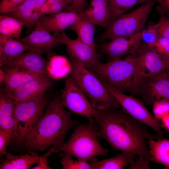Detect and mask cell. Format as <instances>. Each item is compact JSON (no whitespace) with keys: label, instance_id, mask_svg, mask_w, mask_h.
I'll return each instance as SVG.
<instances>
[{"label":"cell","instance_id":"cell-1","mask_svg":"<svg viewBox=\"0 0 169 169\" xmlns=\"http://www.w3.org/2000/svg\"><path fill=\"white\" fill-rule=\"evenodd\" d=\"M120 107L96 109L94 119L99 127L98 137L105 140L115 150L133 153L137 157V161L149 166L152 161L147 141L158 139L157 136L150 132L148 126Z\"/></svg>","mask_w":169,"mask_h":169},{"label":"cell","instance_id":"cell-2","mask_svg":"<svg viewBox=\"0 0 169 169\" xmlns=\"http://www.w3.org/2000/svg\"><path fill=\"white\" fill-rule=\"evenodd\" d=\"M60 97L49 101L44 112L26 135L22 144L29 151H44L52 146L55 153L62 151L66 134L77 122L73 112L66 111Z\"/></svg>","mask_w":169,"mask_h":169},{"label":"cell","instance_id":"cell-3","mask_svg":"<svg viewBox=\"0 0 169 169\" xmlns=\"http://www.w3.org/2000/svg\"><path fill=\"white\" fill-rule=\"evenodd\" d=\"M135 55L102 63L99 60L87 69L103 83L123 93L133 94L135 89Z\"/></svg>","mask_w":169,"mask_h":169},{"label":"cell","instance_id":"cell-4","mask_svg":"<svg viewBox=\"0 0 169 169\" xmlns=\"http://www.w3.org/2000/svg\"><path fill=\"white\" fill-rule=\"evenodd\" d=\"M99 127L95 119L82 124L74 131L62 149L77 159L88 161L99 156H106L108 150L101 145L98 139Z\"/></svg>","mask_w":169,"mask_h":169},{"label":"cell","instance_id":"cell-5","mask_svg":"<svg viewBox=\"0 0 169 169\" xmlns=\"http://www.w3.org/2000/svg\"><path fill=\"white\" fill-rule=\"evenodd\" d=\"M71 65L70 77L90 99L93 106L104 109L109 106L120 107L102 82L92 71L69 55Z\"/></svg>","mask_w":169,"mask_h":169},{"label":"cell","instance_id":"cell-6","mask_svg":"<svg viewBox=\"0 0 169 169\" xmlns=\"http://www.w3.org/2000/svg\"><path fill=\"white\" fill-rule=\"evenodd\" d=\"M156 2L155 0L147 2L131 12L118 16L106 27L98 40L102 42L118 37H129L140 33Z\"/></svg>","mask_w":169,"mask_h":169},{"label":"cell","instance_id":"cell-7","mask_svg":"<svg viewBox=\"0 0 169 169\" xmlns=\"http://www.w3.org/2000/svg\"><path fill=\"white\" fill-rule=\"evenodd\" d=\"M133 54L136 59L135 88L142 78L155 76L165 71L168 60L141 40L136 46Z\"/></svg>","mask_w":169,"mask_h":169},{"label":"cell","instance_id":"cell-8","mask_svg":"<svg viewBox=\"0 0 169 169\" xmlns=\"http://www.w3.org/2000/svg\"><path fill=\"white\" fill-rule=\"evenodd\" d=\"M49 102L45 96L38 101L14 100L17 133L15 141L17 144L22 145L26 135L43 113Z\"/></svg>","mask_w":169,"mask_h":169},{"label":"cell","instance_id":"cell-9","mask_svg":"<svg viewBox=\"0 0 169 169\" xmlns=\"http://www.w3.org/2000/svg\"><path fill=\"white\" fill-rule=\"evenodd\" d=\"M102 83L120 106L128 114L153 129L157 136V140L164 138L161 123L150 112L143 102L135 97L127 95L109 85Z\"/></svg>","mask_w":169,"mask_h":169},{"label":"cell","instance_id":"cell-10","mask_svg":"<svg viewBox=\"0 0 169 169\" xmlns=\"http://www.w3.org/2000/svg\"><path fill=\"white\" fill-rule=\"evenodd\" d=\"M133 94L139 95L144 103L153 105L156 101H169V78L165 71L158 75L141 79Z\"/></svg>","mask_w":169,"mask_h":169},{"label":"cell","instance_id":"cell-11","mask_svg":"<svg viewBox=\"0 0 169 169\" xmlns=\"http://www.w3.org/2000/svg\"><path fill=\"white\" fill-rule=\"evenodd\" d=\"M60 98L64 107L72 112L84 116L90 120L94 119L96 109L70 76L65 80Z\"/></svg>","mask_w":169,"mask_h":169},{"label":"cell","instance_id":"cell-12","mask_svg":"<svg viewBox=\"0 0 169 169\" xmlns=\"http://www.w3.org/2000/svg\"><path fill=\"white\" fill-rule=\"evenodd\" d=\"M62 44L65 45L69 55L74 57L86 68L92 66L98 60L100 55L89 45L80 41L69 38L64 32L54 33Z\"/></svg>","mask_w":169,"mask_h":169},{"label":"cell","instance_id":"cell-13","mask_svg":"<svg viewBox=\"0 0 169 169\" xmlns=\"http://www.w3.org/2000/svg\"><path fill=\"white\" fill-rule=\"evenodd\" d=\"M52 83V78L47 75L7 92V94L17 101H39L43 98Z\"/></svg>","mask_w":169,"mask_h":169},{"label":"cell","instance_id":"cell-14","mask_svg":"<svg viewBox=\"0 0 169 169\" xmlns=\"http://www.w3.org/2000/svg\"><path fill=\"white\" fill-rule=\"evenodd\" d=\"M17 40L30 47L33 51L41 54H51L53 49L62 44L59 39L51 35L38 22L30 33Z\"/></svg>","mask_w":169,"mask_h":169},{"label":"cell","instance_id":"cell-15","mask_svg":"<svg viewBox=\"0 0 169 169\" xmlns=\"http://www.w3.org/2000/svg\"><path fill=\"white\" fill-rule=\"evenodd\" d=\"M141 32L129 37L113 38L109 42L100 45L98 51L107 55L109 61L121 59L128 54H132L136 46L141 40Z\"/></svg>","mask_w":169,"mask_h":169},{"label":"cell","instance_id":"cell-16","mask_svg":"<svg viewBox=\"0 0 169 169\" xmlns=\"http://www.w3.org/2000/svg\"><path fill=\"white\" fill-rule=\"evenodd\" d=\"M41 55L34 51L25 52L8 60L3 66L47 74V68L48 61Z\"/></svg>","mask_w":169,"mask_h":169},{"label":"cell","instance_id":"cell-17","mask_svg":"<svg viewBox=\"0 0 169 169\" xmlns=\"http://www.w3.org/2000/svg\"><path fill=\"white\" fill-rule=\"evenodd\" d=\"M79 15L72 11H61L41 16L38 23L50 33H60L70 27L77 20Z\"/></svg>","mask_w":169,"mask_h":169},{"label":"cell","instance_id":"cell-18","mask_svg":"<svg viewBox=\"0 0 169 169\" xmlns=\"http://www.w3.org/2000/svg\"><path fill=\"white\" fill-rule=\"evenodd\" d=\"M0 130L5 131L17 138L16 121L14 100L7 94L1 93L0 96Z\"/></svg>","mask_w":169,"mask_h":169},{"label":"cell","instance_id":"cell-19","mask_svg":"<svg viewBox=\"0 0 169 169\" xmlns=\"http://www.w3.org/2000/svg\"><path fill=\"white\" fill-rule=\"evenodd\" d=\"M33 51L29 46L11 37L0 35V64L3 66L8 60L22 53Z\"/></svg>","mask_w":169,"mask_h":169},{"label":"cell","instance_id":"cell-20","mask_svg":"<svg viewBox=\"0 0 169 169\" xmlns=\"http://www.w3.org/2000/svg\"><path fill=\"white\" fill-rule=\"evenodd\" d=\"M4 70L6 74V79L4 82L7 92L14 90L30 81L48 75L5 67Z\"/></svg>","mask_w":169,"mask_h":169},{"label":"cell","instance_id":"cell-21","mask_svg":"<svg viewBox=\"0 0 169 169\" xmlns=\"http://www.w3.org/2000/svg\"><path fill=\"white\" fill-rule=\"evenodd\" d=\"M95 25L84 11L79 15L77 20L70 28L76 32L78 36L77 38L80 41L96 51L94 38Z\"/></svg>","mask_w":169,"mask_h":169},{"label":"cell","instance_id":"cell-22","mask_svg":"<svg viewBox=\"0 0 169 169\" xmlns=\"http://www.w3.org/2000/svg\"><path fill=\"white\" fill-rule=\"evenodd\" d=\"M84 12L95 24L106 27L110 22L108 0H92Z\"/></svg>","mask_w":169,"mask_h":169},{"label":"cell","instance_id":"cell-23","mask_svg":"<svg viewBox=\"0 0 169 169\" xmlns=\"http://www.w3.org/2000/svg\"><path fill=\"white\" fill-rule=\"evenodd\" d=\"M6 159L0 166V169H27L37 163L40 156L36 153L14 155L10 152L5 155Z\"/></svg>","mask_w":169,"mask_h":169},{"label":"cell","instance_id":"cell-24","mask_svg":"<svg viewBox=\"0 0 169 169\" xmlns=\"http://www.w3.org/2000/svg\"><path fill=\"white\" fill-rule=\"evenodd\" d=\"M147 144L152 161L169 169V140L150 139Z\"/></svg>","mask_w":169,"mask_h":169},{"label":"cell","instance_id":"cell-25","mask_svg":"<svg viewBox=\"0 0 169 169\" xmlns=\"http://www.w3.org/2000/svg\"><path fill=\"white\" fill-rule=\"evenodd\" d=\"M134 154L123 152L111 158L100 161H94L91 163L92 169H122L136 159Z\"/></svg>","mask_w":169,"mask_h":169},{"label":"cell","instance_id":"cell-26","mask_svg":"<svg viewBox=\"0 0 169 169\" xmlns=\"http://www.w3.org/2000/svg\"><path fill=\"white\" fill-rule=\"evenodd\" d=\"M71 65L64 56H51L48 61L47 74L52 79H56L65 76L71 71Z\"/></svg>","mask_w":169,"mask_h":169},{"label":"cell","instance_id":"cell-27","mask_svg":"<svg viewBox=\"0 0 169 169\" xmlns=\"http://www.w3.org/2000/svg\"><path fill=\"white\" fill-rule=\"evenodd\" d=\"M37 0H26L13 10L0 14L13 17L23 22L28 31L31 17L34 12Z\"/></svg>","mask_w":169,"mask_h":169},{"label":"cell","instance_id":"cell-28","mask_svg":"<svg viewBox=\"0 0 169 169\" xmlns=\"http://www.w3.org/2000/svg\"><path fill=\"white\" fill-rule=\"evenodd\" d=\"M24 23L13 17L0 15V35L18 39Z\"/></svg>","mask_w":169,"mask_h":169},{"label":"cell","instance_id":"cell-29","mask_svg":"<svg viewBox=\"0 0 169 169\" xmlns=\"http://www.w3.org/2000/svg\"><path fill=\"white\" fill-rule=\"evenodd\" d=\"M153 0H108L110 22L136 5L142 4Z\"/></svg>","mask_w":169,"mask_h":169},{"label":"cell","instance_id":"cell-30","mask_svg":"<svg viewBox=\"0 0 169 169\" xmlns=\"http://www.w3.org/2000/svg\"><path fill=\"white\" fill-rule=\"evenodd\" d=\"M70 155L64 153L60 163L62 169H92L91 163L87 161L77 159L74 160Z\"/></svg>","mask_w":169,"mask_h":169},{"label":"cell","instance_id":"cell-31","mask_svg":"<svg viewBox=\"0 0 169 169\" xmlns=\"http://www.w3.org/2000/svg\"><path fill=\"white\" fill-rule=\"evenodd\" d=\"M160 36L155 24H149L148 28L141 32V40L148 45L153 47Z\"/></svg>","mask_w":169,"mask_h":169},{"label":"cell","instance_id":"cell-32","mask_svg":"<svg viewBox=\"0 0 169 169\" xmlns=\"http://www.w3.org/2000/svg\"><path fill=\"white\" fill-rule=\"evenodd\" d=\"M152 105L154 116L158 120H161L169 114V101L161 100L156 101Z\"/></svg>","mask_w":169,"mask_h":169},{"label":"cell","instance_id":"cell-33","mask_svg":"<svg viewBox=\"0 0 169 169\" xmlns=\"http://www.w3.org/2000/svg\"><path fill=\"white\" fill-rule=\"evenodd\" d=\"M160 14L158 22L155 24L160 36L169 39V18L165 16L164 13L160 11H157Z\"/></svg>","mask_w":169,"mask_h":169},{"label":"cell","instance_id":"cell-34","mask_svg":"<svg viewBox=\"0 0 169 169\" xmlns=\"http://www.w3.org/2000/svg\"><path fill=\"white\" fill-rule=\"evenodd\" d=\"M167 60H169V39L160 36L152 47Z\"/></svg>","mask_w":169,"mask_h":169},{"label":"cell","instance_id":"cell-35","mask_svg":"<svg viewBox=\"0 0 169 169\" xmlns=\"http://www.w3.org/2000/svg\"><path fill=\"white\" fill-rule=\"evenodd\" d=\"M13 140L12 136L7 132L0 130V155H5L7 148Z\"/></svg>","mask_w":169,"mask_h":169},{"label":"cell","instance_id":"cell-36","mask_svg":"<svg viewBox=\"0 0 169 169\" xmlns=\"http://www.w3.org/2000/svg\"><path fill=\"white\" fill-rule=\"evenodd\" d=\"M26 0H2L0 3V14L6 13L17 7Z\"/></svg>","mask_w":169,"mask_h":169},{"label":"cell","instance_id":"cell-37","mask_svg":"<svg viewBox=\"0 0 169 169\" xmlns=\"http://www.w3.org/2000/svg\"><path fill=\"white\" fill-rule=\"evenodd\" d=\"M71 7L73 12L78 15L85 9L87 3L86 0H64Z\"/></svg>","mask_w":169,"mask_h":169},{"label":"cell","instance_id":"cell-38","mask_svg":"<svg viewBox=\"0 0 169 169\" xmlns=\"http://www.w3.org/2000/svg\"><path fill=\"white\" fill-rule=\"evenodd\" d=\"M55 149L52 146L49 150L44 155L40 156L38 161L37 165L32 169H52L48 164L47 158L53 153H55Z\"/></svg>","mask_w":169,"mask_h":169},{"label":"cell","instance_id":"cell-39","mask_svg":"<svg viewBox=\"0 0 169 169\" xmlns=\"http://www.w3.org/2000/svg\"><path fill=\"white\" fill-rule=\"evenodd\" d=\"M161 127H163L169 134V114L161 120Z\"/></svg>","mask_w":169,"mask_h":169},{"label":"cell","instance_id":"cell-40","mask_svg":"<svg viewBox=\"0 0 169 169\" xmlns=\"http://www.w3.org/2000/svg\"><path fill=\"white\" fill-rule=\"evenodd\" d=\"M50 5L46 2L44 4L38 11L41 16L48 14L50 10Z\"/></svg>","mask_w":169,"mask_h":169},{"label":"cell","instance_id":"cell-41","mask_svg":"<svg viewBox=\"0 0 169 169\" xmlns=\"http://www.w3.org/2000/svg\"><path fill=\"white\" fill-rule=\"evenodd\" d=\"M164 8L162 9L156 8L157 11H160L164 13H166L169 18V0H163Z\"/></svg>","mask_w":169,"mask_h":169},{"label":"cell","instance_id":"cell-42","mask_svg":"<svg viewBox=\"0 0 169 169\" xmlns=\"http://www.w3.org/2000/svg\"><path fill=\"white\" fill-rule=\"evenodd\" d=\"M47 0H37L34 12H38L42 6L46 2Z\"/></svg>","mask_w":169,"mask_h":169},{"label":"cell","instance_id":"cell-43","mask_svg":"<svg viewBox=\"0 0 169 169\" xmlns=\"http://www.w3.org/2000/svg\"><path fill=\"white\" fill-rule=\"evenodd\" d=\"M6 79V74L4 69H0V83L4 82Z\"/></svg>","mask_w":169,"mask_h":169},{"label":"cell","instance_id":"cell-44","mask_svg":"<svg viewBox=\"0 0 169 169\" xmlns=\"http://www.w3.org/2000/svg\"><path fill=\"white\" fill-rule=\"evenodd\" d=\"M156 2H158L159 5V6L157 7L159 9L162 10L164 8L163 0H155Z\"/></svg>","mask_w":169,"mask_h":169},{"label":"cell","instance_id":"cell-45","mask_svg":"<svg viewBox=\"0 0 169 169\" xmlns=\"http://www.w3.org/2000/svg\"><path fill=\"white\" fill-rule=\"evenodd\" d=\"M165 71L167 76L169 78V60L167 61L166 67Z\"/></svg>","mask_w":169,"mask_h":169}]
</instances>
